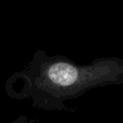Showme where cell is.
Returning <instances> with one entry per match:
<instances>
[{
    "mask_svg": "<svg viewBox=\"0 0 123 123\" xmlns=\"http://www.w3.org/2000/svg\"><path fill=\"white\" fill-rule=\"evenodd\" d=\"M9 123H34V122L31 121V120H29L26 116L20 115V116H18L17 118H15L14 120H12V122H9Z\"/></svg>",
    "mask_w": 123,
    "mask_h": 123,
    "instance_id": "6da1fadb",
    "label": "cell"
}]
</instances>
